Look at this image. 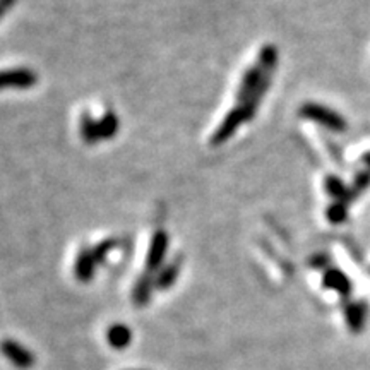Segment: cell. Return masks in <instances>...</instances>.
<instances>
[{"mask_svg":"<svg viewBox=\"0 0 370 370\" xmlns=\"http://www.w3.org/2000/svg\"><path fill=\"white\" fill-rule=\"evenodd\" d=\"M300 115L306 117L307 121H312L319 125L326 127V129L333 130V132H343L346 130V121L341 115L336 114L331 108L319 105V103H306L300 108Z\"/></svg>","mask_w":370,"mask_h":370,"instance_id":"cell-1","label":"cell"},{"mask_svg":"<svg viewBox=\"0 0 370 370\" xmlns=\"http://www.w3.org/2000/svg\"><path fill=\"white\" fill-rule=\"evenodd\" d=\"M244 122H249L244 107H235L233 110H230L228 114H226V117L223 118V122L219 123V127L214 130L213 136H211V146L225 144Z\"/></svg>","mask_w":370,"mask_h":370,"instance_id":"cell-2","label":"cell"},{"mask_svg":"<svg viewBox=\"0 0 370 370\" xmlns=\"http://www.w3.org/2000/svg\"><path fill=\"white\" fill-rule=\"evenodd\" d=\"M0 352H2L4 357H6L14 367L21 370L31 369L34 365V362H36L34 353L26 348V346H22L19 341H15V339H4V341L0 343Z\"/></svg>","mask_w":370,"mask_h":370,"instance_id":"cell-3","label":"cell"},{"mask_svg":"<svg viewBox=\"0 0 370 370\" xmlns=\"http://www.w3.org/2000/svg\"><path fill=\"white\" fill-rule=\"evenodd\" d=\"M168 233L163 230H158L154 233L151 245H149L148 250V257H146V271L154 273L156 269H160L163 266L165 257H167L168 252Z\"/></svg>","mask_w":370,"mask_h":370,"instance_id":"cell-4","label":"cell"},{"mask_svg":"<svg viewBox=\"0 0 370 370\" xmlns=\"http://www.w3.org/2000/svg\"><path fill=\"white\" fill-rule=\"evenodd\" d=\"M266 76H273V74L262 71L257 64L247 69L244 77H242L240 86H238V91H237V100L240 105H244V103L249 102V100L256 95V91L259 90L262 79H264Z\"/></svg>","mask_w":370,"mask_h":370,"instance_id":"cell-5","label":"cell"},{"mask_svg":"<svg viewBox=\"0 0 370 370\" xmlns=\"http://www.w3.org/2000/svg\"><path fill=\"white\" fill-rule=\"evenodd\" d=\"M36 74L31 69H11L0 72V90L15 88V90H28L36 84Z\"/></svg>","mask_w":370,"mask_h":370,"instance_id":"cell-6","label":"cell"},{"mask_svg":"<svg viewBox=\"0 0 370 370\" xmlns=\"http://www.w3.org/2000/svg\"><path fill=\"white\" fill-rule=\"evenodd\" d=\"M322 285L327 290H333L339 293L341 296H348L352 292V281L348 280V276L343 271H339L336 268L327 269L326 275L322 278Z\"/></svg>","mask_w":370,"mask_h":370,"instance_id":"cell-7","label":"cell"},{"mask_svg":"<svg viewBox=\"0 0 370 370\" xmlns=\"http://www.w3.org/2000/svg\"><path fill=\"white\" fill-rule=\"evenodd\" d=\"M96 266L98 264H96L95 257H92V250L90 249L81 250L79 256H77V259H76V266H74L76 278L79 281H83V283H88V281H91L92 276H95Z\"/></svg>","mask_w":370,"mask_h":370,"instance_id":"cell-8","label":"cell"},{"mask_svg":"<svg viewBox=\"0 0 370 370\" xmlns=\"http://www.w3.org/2000/svg\"><path fill=\"white\" fill-rule=\"evenodd\" d=\"M180 268H182V257H175V259L165 266V268L154 276V287L160 288V290H168V288L175 283L177 278H179Z\"/></svg>","mask_w":370,"mask_h":370,"instance_id":"cell-9","label":"cell"},{"mask_svg":"<svg viewBox=\"0 0 370 370\" xmlns=\"http://www.w3.org/2000/svg\"><path fill=\"white\" fill-rule=\"evenodd\" d=\"M153 288H156L154 287L153 273L146 271L144 275L137 280L136 288H134V293H132V300H134V303H136V307L148 306L149 299H151Z\"/></svg>","mask_w":370,"mask_h":370,"instance_id":"cell-10","label":"cell"},{"mask_svg":"<svg viewBox=\"0 0 370 370\" xmlns=\"http://www.w3.org/2000/svg\"><path fill=\"white\" fill-rule=\"evenodd\" d=\"M107 341L111 348L123 350L132 341V333H130V329L125 324H114V326L108 327Z\"/></svg>","mask_w":370,"mask_h":370,"instance_id":"cell-11","label":"cell"},{"mask_svg":"<svg viewBox=\"0 0 370 370\" xmlns=\"http://www.w3.org/2000/svg\"><path fill=\"white\" fill-rule=\"evenodd\" d=\"M346 324L352 333H360L365 324V307L362 303H350L346 307Z\"/></svg>","mask_w":370,"mask_h":370,"instance_id":"cell-12","label":"cell"},{"mask_svg":"<svg viewBox=\"0 0 370 370\" xmlns=\"http://www.w3.org/2000/svg\"><path fill=\"white\" fill-rule=\"evenodd\" d=\"M81 136H83L84 141L88 144H96L100 141V129H98V122L91 117V115L84 114L81 117Z\"/></svg>","mask_w":370,"mask_h":370,"instance_id":"cell-13","label":"cell"},{"mask_svg":"<svg viewBox=\"0 0 370 370\" xmlns=\"http://www.w3.org/2000/svg\"><path fill=\"white\" fill-rule=\"evenodd\" d=\"M276 64H278V50L275 45H266L262 46V50L259 52V59H257V65L262 69L264 72H273L276 71Z\"/></svg>","mask_w":370,"mask_h":370,"instance_id":"cell-14","label":"cell"},{"mask_svg":"<svg viewBox=\"0 0 370 370\" xmlns=\"http://www.w3.org/2000/svg\"><path fill=\"white\" fill-rule=\"evenodd\" d=\"M100 137L102 139H111L118 132V118L114 111H108L98 121Z\"/></svg>","mask_w":370,"mask_h":370,"instance_id":"cell-15","label":"cell"},{"mask_svg":"<svg viewBox=\"0 0 370 370\" xmlns=\"http://www.w3.org/2000/svg\"><path fill=\"white\" fill-rule=\"evenodd\" d=\"M326 192L327 196H331L334 200H345L348 203V189L345 187V184L338 179V177H326Z\"/></svg>","mask_w":370,"mask_h":370,"instance_id":"cell-16","label":"cell"},{"mask_svg":"<svg viewBox=\"0 0 370 370\" xmlns=\"http://www.w3.org/2000/svg\"><path fill=\"white\" fill-rule=\"evenodd\" d=\"M346 210H348V203H345V200H334L326 211L327 221L334 223V225L343 223L346 218Z\"/></svg>","mask_w":370,"mask_h":370,"instance_id":"cell-17","label":"cell"},{"mask_svg":"<svg viewBox=\"0 0 370 370\" xmlns=\"http://www.w3.org/2000/svg\"><path fill=\"white\" fill-rule=\"evenodd\" d=\"M115 247H118L117 238H108V240L100 242V244L96 245L95 249H92V257H95L96 264H102V262H105L107 256L115 249Z\"/></svg>","mask_w":370,"mask_h":370,"instance_id":"cell-18","label":"cell"},{"mask_svg":"<svg viewBox=\"0 0 370 370\" xmlns=\"http://www.w3.org/2000/svg\"><path fill=\"white\" fill-rule=\"evenodd\" d=\"M15 4V0H0V19L4 18V14L11 9Z\"/></svg>","mask_w":370,"mask_h":370,"instance_id":"cell-19","label":"cell"}]
</instances>
